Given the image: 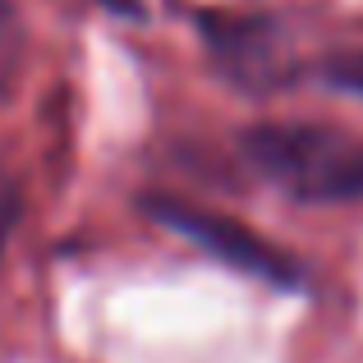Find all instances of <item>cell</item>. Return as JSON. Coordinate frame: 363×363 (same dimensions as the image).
Returning a JSON list of instances; mask_svg holds the SVG:
<instances>
[{
    "mask_svg": "<svg viewBox=\"0 0 363 363\" xmlns=\"http://www.w3.org/2000/svg\"><path fill=\"white\" fill-rule=\"evenodd\" d=\"M240 152L267 184L303 207L363 203V138L336 124H253L240 138Z\"/></svg>",
    "mask_w": 363,
    "mask_h": 363,
    "instance_id": "6da1fadb",
    "label": "cell"
},
{
    "mask_svg": "<svg viewBox=\"0 0 363 363\" xmlns=\"http://www.w3.org/2000/svg\"><path fill=\"white\" fill-rule=\"evenodd\" d=\"M147 216L161 221L166 230L184 235L189 244H198L207 257H216L221 267L230 272H244L253 281H267L276 290H299L303 285V272L285 248H276L267 235H257L253 225L235 221L225 212H207V207H194V203H179V198H147Z\"/></svg>",
    "mask_w": 363,
    "mask_h": 363,
    "instance_id": "7a4b0ae2",
    "label": "cell"
},
{
    "mask_svg": "<svg viewBox=\"0 0 363 363\" xmlns=\"http://www.w3.org/2000/svg\"><path fill=\"white\" fill-rule=\"evenodd\" d=\"M9 51H14V14H9V5L0 0V65L9 60Z\"/></svg>",
    "mask_w": 363,
    "mask_h": 363,
    "instance_id": "3957f363",
    "label": "cell"
}]
</instances>
